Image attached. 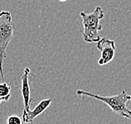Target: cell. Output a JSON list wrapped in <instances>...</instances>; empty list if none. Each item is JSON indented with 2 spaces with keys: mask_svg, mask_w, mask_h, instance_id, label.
<instances>
[{
  "mask_svg": "<svg viewBox=\"0 0 131 124\" xmlns=\"http://www.w3.org/2000/svg\"><path fill=\"white\" fill-rule=\"evenodd\" d=\"M77 96H85L94 98L98 101H101L102 102L106 104L108 107H110V109L119 115L122 116L128 119H131V111L129 108V102L131 101V95H129L125 90H123L119 95L112 97L107 96H100V95H96L91 92L83 91V90H77L76 91Z\"/></svg>",
  "mask_w": 131,
  "mask_h": 124,
  "instance_id": "cell-1",
  "label": "cell"
},
{
  "mask_svg": "<svg viewBox=\"0 0 131 124\" xmlns=\"http://www.w3.org/2000/svg\"><path fill=\"white\" fill-rule=\"evenodd\" d=\"M80 16L84 26V30L82 31L83 39L86 43H97L101 39L100 31L103 26L100 21L104 17V10L100 6H97L92 13L81 11Z\"/></svg>",
  "mask_w": 131,
  "mask_h": 124,
  "instance_id": "cell-2",
  "label": "cell"
},
{
  "mask_svg": "<svg viewBox=\"0 0 131 124\" xmlns=\"http://www.w3.org/2000/svg\"><path fill=\"white\" fill-rule=\"evenodd\" d=\"M14 25L8 11L0 12V76L4 81V61L7 58V49L14 34Z\"/></svg>",
  "mask_w": 131,
  "mask_h": 124,
  "instance_id": "cell-3",
  "label": "cell"
},
{
  "mask_svg": "<svg viewBox=\"0 0 131 124\" xmlns=\"http://www.w3.org/2000/svg\"><path fill=\"white\" fill-rule=\"evenodd\" d=\"M97 49L100 51V57L98 60L100 65H104L111 62L115 55V42L107 38H101L97 42Z\"/></svg>",
  "mask_w": 131,
  "mask_h": 124,
  "instance_id": "cell-4",
  "label": "cell"
},
{
  "mask_svg": "<svg viewBox=\"0 0 131 124\" xmlns=\"http://www.w3.org/2000/svg\"><path fill=\"white\" fill-rule=\"evenodd\" d=\"M31 73L30 69L26 67L24 69L23 75H21V92L24 101L23 115L30 110L31 104L33 103V99L31 98V91L29 85V75Z\"/></svg>",
  "mask_w": 131,
  "mask_h": 124,
  "instance_id": "cell-5",
  "label": "cell"
},
{
  "mask_svg": "<svg viewBox=\"0 0 131 124\" xmlns=\"http://www.w3.org/2000/svg\"><path fill=\"white\" fill-rule=\"evenodd\" d=\"M52 103V99L51 98H48V99H43L41 101H39V104L35 107L34 109H30L28 112L23 115V122L25 123L33 122L34 120L37 117L41 115L43 112L49 108L50 104Z\"/></svg>",
  "mask_w": 131,
  "mask_h": 124,
  "instance_id": "cell-6",
  "label": "cell"
},
{
  "mask_svg": "<svg viewBox=\"0 0 131 124\" xmlns=\"http://www.w3.org/2000/svg\"><path fill=\"white\" fill-rule=\"evenodd\" d=\"M11 97V87L3 81V83H0V103L2 101H8Z\"/></svg>",
  "mask_w": 131,
  "mask_h": 124,
  "instance_id": "cell-7",
  "label": "cell"
},
{
  "mask_svg": "<svg viewBox=\"0 0 131 124\" xmlns=\"http://www.w3.org/2000/svg\"><path fill=\"white\" fill-rule=\"evenodd\" d=\"M7 124H23V120L17 115H11L6 121Z\"/></svg>",
  "mask_w": 131,
  "mask_h": 124,
  "instance_id": "cell-8",
  "label": "cell"
},
{
  "mask_svg": "<svg viewBox=\"0 0 131 124\" xmlns=\"http://www.w3.org/2000/svg\"><path fill=\"white\" fill-rule=\"evenodd\" d=\"M58 1H59V2H66V1H68V0H58Z\"/></svg>",
  "mask_w": 131,
  "mask_h": 124,
  "instance_id": "cell-9",
  "label": "cell"
}]
</instances>
